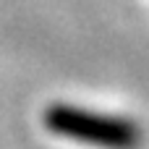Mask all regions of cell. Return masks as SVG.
<instances>
[{"label":"cell","instance_id":"1","mask_svg":"<svg viewBox=\"0 0 149 149\" xmlns=\"http://www.w3.org/2000/svg\"><path fill=\"white\" fill-rule=\"evenodd\" d=\"M45 123L63 139L100 149H136L141 144V131L134 120L92 113L73 105H52L45 115Z\"/></svg>","mask_w":149,"mask_h":149}]
</instances>
